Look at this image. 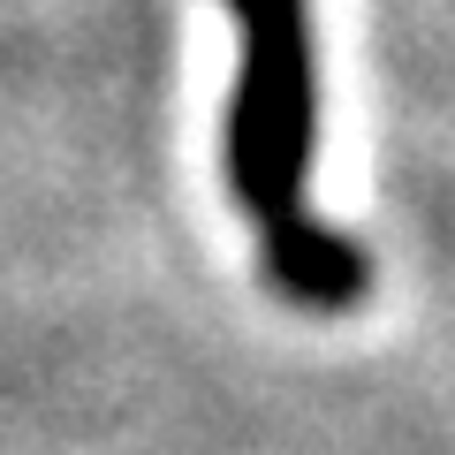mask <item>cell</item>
<instances>
[{
	"mask_svg": "<svg viewBox=\"0 0 455 455\" xmlns=\"http://www.w3.org/2000/svg\"><path fill=\"white\" fill-rule=\"evenodd\" d=\"M243 23V76L228 107V190L259 228V259L289 304L349 311L372 281L349 235L311 220L304 175L319 137V61H311V0H228Z\"/></svg>",
	"mask_w": 455,
	"mask_h": 455,
	"instance_id": "obj_1",
	"label": "cell"
}]
</instances>
